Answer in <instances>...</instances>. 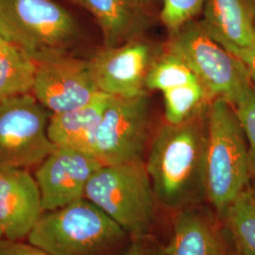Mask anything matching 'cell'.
<instances>
[{
	"instance_id": "cell-1",
	"label": "cell",
	"mask_w": 255,
	"mask_h": 255,
	"mask_svg": "<svg viewBox=\"0 0 255 255\" xmlns=\"http://www.w3.org/2000/svg\"><path fill=\"white\" fill-rule=\"evenodd\" d=\"M208 106L181 124L165 122L152 135L145 164L158 205L174 215L206 201Z\"/></svg>"
},
{
	"instance_id": "cell-2",
	"label": "cell",
	"mask_w": 255,
	"mask_h": 255,
	"mask_svg": "<svg viewBox=\"0 0 255 255\" xmlns=\"http://www.w3.org/2000/svg\"><path fill=\"white\" fill-rule=\"evenodd\" d=\"M27 240L51 255H119L131 239L99 206L83 198L44 212Z\"/></svg>"
},
{
	"instance_id": "cell-3",
	"label": "cell",
	"mask_w": 255,
	"mask_h": 255,
	"mask_svg": "<svg viewBox=\"0 0 255 255\" xmlns=\"http://www.w3.org/2000/svg\"><path fill=\"white\" fill-rule=\"evenodd\" d=\"M249 186L250 160L244 130L233 104L216 98L207 110L206 201L219 216Z\"/></svg>"
},
{
	"instance_id": "cell-4",
	"label": "cell",
	"mask_w": 255,
	"mask_h": 255,
	"mask_svg": "<svg viewBox=\"0 0 255 255\" xmlns=\"http://www.w3.org/2000/svg\"><path fill=\"white\" fill-rule=\"evenodd\" d=\"M84 198L107 214L130 239L154 237L162 211L145 161L102 165L88 182Z\"/></svg>"
},
{
	"instance_id": "cell-5",
	"label": "cell",
	"mask_w": 255,
	"mask_h": 255,
	"mask_svg": "<svg viewBox=\"0 0 255 255\" xmlns=\"http://www.w3.org/2000/svg\"><path fill=\"white\" fill-rule=\"evenodd\" d=\"M0 33L38 64L67 54L78 25L54 0H0Z\"/></svg>"
},
{
	"instance_id": "cell-6",
	"label": "cell",
	"mask_w": 255,
	"mask_h": 255,
	"mask_svg": "<svg viewBox=\"0 0 255 255\" xmlns=\"http://www.w3.org/2000/svg\"><path fill=\"white\" fill-rule=\"evenodd\" d=\"M49 119L31 93L0 101V169L37 167L54 151L47 134Z\"/></svg>"
},
{
	"instance_id": "cell-7",
	"label": "cell",
	"mask_w": 255,
	"mask_h": 255,
	"mask_svg": "<svg viewBox=\"0 0 255 255\" xmlns=\"http://www.w3.org/2000/svg\"><path fill=\"white\" fill-rule=\"evenodd\" d=\"M151 138L146 92L133 98L111 96L95 134L92 154L102 165L145 161Z\"/></svg>"
},
{
	"instance_id": "cell-8",
	"label": "cell",
	"mask_w": 255,
	"mask_h": 255,
	"mask_svg": "<svg viewBox=\"0 0 255 255\" xmlns=\"http://www.w3.org/2000/svg\"><path fill=\"white\" fill-rule=\"evenodd\" d=\"M167 51L185 62L212 100L230 101L249 80L245 65L216 42L195 19L171 32Z\"/></svg>"
},
{
	"instance_id": "cell-9",
	"label": "cell",
	"mask_w": 255,
	"mask_h": 255,
	"mask_svg": "<svg viewBox=\"0 0 255 255\" xmlns=\"http://www.w3.org/2000/svg\"><path fill=\"white\" fill-rule=\"evenodd\" d=\"M100 93L88 60L66 54L37 64L31 94L52 114L82 107Z\"/></svg>"
},
{
	"instance_id": "cell-10",
	"label": "cell",
	"mask_w": 255,
	"mask_h": 255,
	"mask_svg": "<svg viewBox=\"0 0 255 255\" xmlns=\"http://www.w3.org/2000/svg\"><path fill=\"white\" fill-rule=\"evenodd\" d=\"M88 61L99 91L133 98L146 93V75L155 60L151 46L133 38L120 46L104 47Z\"/></svg>"
},
{
	"instance_id": "cell-11",
	"label": "cell",
	"mask_w": 255,
	"mask_h": 255,
	"mask_svg": "<svg viewBox=\"0 0 255 255\" xmlns=\"http://www.w3.org/2000/svg\"><path fill=\"white\" fill-rule=\"evenodd\" d=\"M101 166L91 153L56 147L34 173L44 212L60 209L83 199L88 182Z\"/></svg>"
},
{
	"instance_id": "cell-12",
	"label": "cell",
	"mask_w": 255,
	"mask_h": 255,
	"mask_svg": "<svg viewBox=\"0 0 255 255\" xmlns=\"http://www.w3.org/2000/svg\"><path fill=\"white\" fill-rule=\"evenodd\" d=\"M43 213L34 176L23 168L0 169V224L5 238L27 239Z\"/></svg>"
},
{
	"instance_id": "cell-13",
	"label": "cell",
	"mask_w": 255,
	"mask_h": 255,
	"mask_svg": "<svg viewBox=\"0 0 255 255\" xmlns=\"http://www.w3.org/2000/svg\"><path fill=\"white\" fill-rule=\"evenodd\" d=\"M166 255H231L217 213L201 203L172 215Z\"/></svg>"
},
{
	"instance_id": "cell-14",
	"label": "cell",
	"mask_w": 255,
	"mask_h": 255,
	"mask_svg": "<svg viewBox=\"0 0 255 255\" xmlns=\"http://www.w3.org/2000/svg\"><path fill=\"white\" fill-rule=\"evenodd\" d=\"M201 23L216 42L232 55L249 48L255 36L253 0H204Z\"/></svg>"
},
{
	"instance_id": "cell-15",
	"label": "cell",
	"mask_w": 255,
	"mask_h": 255,
	"mask_svg": "<svg viewBox=\"0 0 255 255\" xmlns=\"http://www.w3.org/2000/svg\"><path fill=\"white\" fill-rule=\"evenodd\" d=\"M110 98L111 96L101 92L82 107L52 114L47 126L50 141L56 147L72 148L92 154L95 134Z\"/></svg>"
},
{
	"instance_id": "cell-16",
	"label": "cell",
	"mask_w": 255,
	"mask_h": 255,
	"mask_svg": "<svg viewBox=\"0 0 255 255\" xmlns=\"http://www.w3.org/2000/svg\"><path fill=\"white\" fill-rule=\"evenodd\" d=\"M101 27L105 48L120 46L136 38L146 14L126 0H82Z\"/></svg>"
},
{
	"instance_id": "cell-17",
	"label": "cell",
	"mask_w": 255,
	"mask_h": 255,
	"mask_svg": "<svg viewBox=\"0 0 255 255\" xmlns=\"http://www.w3.org/2000/svg\"><path fill=\"white\" fill-rule=\"evenodd\" d=\"M231 255H255V192L247 187L219 216Z\"/></svg>"
},
{
	"instance_id": "cell-18",
	"label": "cell",
	"mask_w": 255,
	"mask_h": 255,
	"mask_svg": "<svg viewBox=\"0 0 255 255\" xmlns=\"http://www.w3.org/2000/svg\"><path fill=\"white\" fill-rule=\"evenodd\" d=\"M37 63L18 46L5 41L0 46V101L31 93Z\"/></svg>"
},
{
	"instance_id": "cell-19",
	"label": "cell",
	"mask_w": 255,
	"mask_h": 255,
	"mask_svg": "<svg viewBox=\"0 0 255 255\" xmlns=\"http://www.w3.org/2000/svg\"><path fill=\"white\" fill-rule=\"evenodd\" d=\"M163 94L165 122L172 125L191 119L213 101L200 82L170 88Z\"/></svg>"
},
{
	"instance_id": "cell-20",
	"label": "cell",
	"mask_w": 255,
	"mask_h": 255,
	"mask_svg": "<svg viewBox=\"0 0 255 255\" xmlns=\"http://www.w3.org/2000/svg\"><path fill=\"white\" fill-rule=\"evenodd\" d=\"M199 82L191 68L177 55L166 52L155 60L146 79V89L164 92L190 82Z\"/></svg>"
},
{
	"instance_id": "cell-21",
	"label": "cell",
	"mask_w": 255,
	"mask_h": 255,
	"mask_svg": "<svg viewBox=\"0 0 255 255\" xmlns=\"http://www.w3.org/2000/svg\"><path fill=\"white\" fill-rule=\"evenodd\" d=\"M229 101L236 110L237 118L246 136L251 186L255 192V84L251 78L240 86Z\"/></svg>"
},
{
	"instance_id": "cell-22",
	"label": "cell",
	"mask_w": 255,
	"mask_h": 255,
	"mask_svg": "<svg viewBox=\"0 0 255 255\" xmlns=\"http://www.w3.org/2000/svg\"><path fill=\"white\" fill-rule=\"evenodd\" d=\"M204 0H161L160 18L170 32L194 20L203 8Z\"/></svg>"
},
{
	"instance_id": "cell-23",
	"label": "cell",
	"mask_w": 255,
	"mask_h": 255,
	"mask_svg": "<svg viewBox=\"0 0 255 255\" xmlns=\"http://www.w3.org/2000/svg\"><path fill=\"white\" fill-rule=\"evenodd\" d=\"M119 255H166L165 245L156 236L131 239Z\"/></svg>"
},
{
	"instance_id": "cell-24",
	"label": "cell",
	"mask_w": 255,
	"mask_h": 255,
	"mask_svg": "<svg viewBox=\"0 0 255 255\" xmlns=\"http://www.w3.org/2000/svg\"><path fill=\"white\" fill-rule=\"evenodd\" d=\"M0 255H51L46 251L23 240L0 239Z\"/></svg>"
},
{
	"instance_id": "cell-25",
	"label": "cell",
	"mask_w": 255,
	"mask_h": 255,
	"mask_svg": "<svg viewBox=\"0 0 255 255\" xmlns=\"http://www.w3.org/2000/svg\"><path fill=\"white\" fill-rule=\"evenodd\" d=\"M234 56L245 65L251 80L255 84V36L252 46L247 49L238 51Z\"/></svg>"
},
{
	"instance_id": "cell-26",
	"label": "cell",
	"mask_w": 255,
	"mask_h": 255,
	"mask_svg": "<svg viewBox=\"0 0 255 255\" xmlns=\"http://www.w3.org/2000/svg\"><path fill=\"white\" fill-rule=\"evenodd\" d=\"M128 3L137 9L138 11L146 14L148 11L152 10L160 3L161 0H126Z\"/></svg>"
},
{
	"instance_id": "cell-27",
	"label": "cell",
	"mask_w": 255,
	"mask_h": 255,
	"mask_svg": "<svg viewBox=\"0 0 255 255\" xmlns=\"http://www.w3.org/2000/svg\"><path fill=\"white\" fill-rule=\"evenodd\" d=\"M70 1H71V2H73L74 4L79 5V6H81V7H83V8H84L83 3H82V0H70Z\"/></svg>"
},
{
	"instance_id": "cell-28",
	"label": "cell",
	"mask_w": 255,
	"mask_h": 255,
	"mask_svg": "<svg viewBox=\"0 0 255 255\" xmlns=\"http://www.w3.org/2000/svg\"><path fill=\"white\" fill-rule=\"evenodd\" d=\"M4 232H3V229L1 227V224H0V239L4 238Z\"/></svg>"
},
{
	"instance_id": "cell-29",
	"label": "cell",
	"mask_w": 255,
	"mask_h": 255,
	"mask_svg": "<svg viewBox=\"0 0 255 255\" xmlns=\"http://www.w3.org/2000/svg\"><path fill=\"white\" fill-rule=\"evenodd\" d=\"M6 40L3 38V36L1 35V33H0V46H2V44L5 42Z\"/></svg>"
},
{
	"instance_id": "cell-30",
	"label": "cell",
	"mask_w": 255,
	"mask_h": 255,
	"mask_svg": "<svg viewBox=\"0 0 255 255\" xmlns=\"http://www.w3.org/2000/svg\"><path fill=\"white\" fill-rule=\"evenodd\" d=\"M253 1H254V2H255V0H253Z\"/></svg>"
}]
</instances>
